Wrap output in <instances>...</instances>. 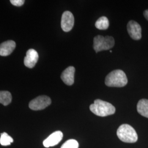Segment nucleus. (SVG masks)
I'll return each instance as SVG.
<instances>
[{
    "instance_id": "f257e3e1",
    "label": "nucleus",
    "mask_w": 148,
    "mask_h": 148,
    "mask_svg": "<svg viewBox=\"0 0 148 148\" xmlns=\"http://www.w3.org/2000/svg\"><path fill=\"white\" fill-rule=\"evenodd\" d=\"M90 110L98 116L105 117L115 114V108L111 104L101 101L96 99L94 103L90 106Z\"/></svg>"
},
{
    "instance_id": "f03ea898",
    "label": "nucleus",
    "mask_w": 148,
    "mask_h": 148,
    "mask_svg": "<svg viewBox=\"0 0 148 148\" xmlns=\"http://www.w3.org/2000/svg\"><path fill=\"white\" fill-rule=\"evenodd\" d=\"M128 82L126 74L121 70H115L106 76L105 84L108 87H122Z\"/></svg>"
},
{
    "instance_id": "7ed1b4c3",
    "label": "nucleus",
    "mask_w": 148,
    "mask_h": 148,
    "mask_svg": "<svg viewBox=\"0 0 148 148\" xmlns=\"http://www.w3.org/2000/svg\"><path fill=\"white\" fill-rule=\"evenodd\" d=\"M118 138L125 143H136L138 140L137 133L131 126L128 124L122 125L117 131Z\"/></svg>"
},
{
    "instance_id": "20e7f679",
    "label": "nucleus",
    "mask_w": 148,
    "mask_h": 148,
    "mask_svg": "<svg viewBox=\"0 0 148 148\" xmlns=\"http://www.w3.org/2000/svg\"><path fill=\"white\" fill-rule=\"evenodd\" d=\"M114 45V38L109 36L104 37L101 35H97L93 40V48L96 53L104 50L110 49Z\"/></svg>"
},
{
    "instance_id": "39448f33",
    "label": "nucleus",
    "mask_w": 148,
    "mask_h": 148,
    "mask_svg": "<svg viewBox=\"0 0 148 148\" xmlns=\"http://www.w3.org/2000/svg\"><path fill=\"white\" fill-rule=\"evenodd\" d=\"M51 98L47 95H40L32 100L29 106L33 110H41L51 105Z\"/></svg>"
},
{
    "instance_id": "423d86ee",
    "label": "nucleus",
    "mask_w": 148,
    "mask_h": 148,
    "mask_svg": "<svg viewBox=\"0 0 148 148\" xmlns=\"http://www.w3.org/2000/svg\"><path fill=\"white\" fill-rule=\"evenodd\" d=\"M74 25V17L69 11L64 12L62 16L61 27L64 32H69L72 30Z\"/></svg>"
},
{
    "instance_id": "0eeeda50",
    "label": "nucleus",
    "mask_w": 148,
    "mask_h": 148,
    "mask_svg": "<svg viewBox=\"0 0 148 148\" xmlns=\"http://www.w3.org/2000/svg\"><path fill=\"white\" fill-rule=\"evenodd\" d=\"M127 31L130 36L133 40H138L142 37V28L136 21H131L128 22Z\"/></svg>"
},
{
    "instance_id": "6e6552de",
    "label": "nucleus",
    "mask_w": 148,
    "mask_h": 148,
    "mask_svg": "<svg viewBox=\"0 0 148 148\" xmlns=\"http://www.w3.org/2000/svg\"><path fill=\"white\" fill-rule=\"evenodd\" d=\"M63 137V133L60 131H56L52 133L43 142L45 147L49 148L57 145L62 140Z\"/></svg>"
},
{
    "instance_id": "1a4fd4ad",
    "label": "nucleus",
    "mask_w": 148,
    "mask_h": 148,
    "mask_svg": "<svg viewBox=\"0 0 148 148\" xmlns=\"http://www.w3.org/2000/svg\"><path fill=\"white\" fill-rule=\"evenodd\" d=\"M38 59V54L37 52L33 49H30L27 51L26 56L24 58V65L29 68H33Z\"/></svg>"
},
{
    "instance_id": "9d476101",
    "label": "nucleus",
    "mask_w": 148,
    "mask_h": 148,
    "mask_svg": "<svg viewBox=\"0 0 148 148\" xmlns=\"http://www.w3.org/2000/svg\"><path fill=\"white\" fill-rule=\"evenodd\" d=\"M75 69L74 66H69L64 70L61 75V79L66 85L71 86L74 82Z\"/></svg>"
},
{
    "instance_id": "9b49d317",
    "label": "nucleus",
    "mask_w": 148,
    "mask_h": 148,
    "mask_svg": "<svg viewBox=\"0 0 148 148\" xmlns=\"http://www.w3.org/2000/svg\"><path fill=\"white\" fill-rule=\"evenodd\" d=\"M16 46L15 42L12 40L2 43L0 45V56L5 57L10 55L15 49Z\"/></svg>"
},
{
    "instance_id": "f8f14e48",
    "label": "nucleus",
    "mask_w": 148,
    "mask_h": 148,
    "mask_svg": "<svg viewBox=\"0 0 148 148\" xmlns=\"http://www.w3.org/2000/svg\"><path fill=\"white\" fill-rule=\"evenodd\" d=\"M137 111L143 116L148 118V100L146 99H140L138 103Z\"/></svg>"
},
{
    "instance_id": "ddd939ff",
    "label": "nucleus",
    "mask_w": 148,
    "mask_h": 148,
    "mask_svg": "<svg viewBox=\"0 0 148 148\" xmlns=\"http://www.w3.org/2000/svg\"><path fill=\"white\" fill-rule=\"evenodd\" d=\"M12 95L8 91H0V103L3 106L9 105L12 101Z\"/></svg>"
},
{
    "instance_id": "4468645a",
    "label": "nucleus",
    "mask_w": 148,
    "mask_h": 148,
    "mask_svg": "<svg viewBox=\"0 0 148 148\" xmlns=\"http://www.w3.org/2000/svg\"><path fill=\"white\" fill-rule=\"evenodd\" d=\"M95 25L98 29L106 30L109 26V21L106 16H101L96 21Z\"/></svg>"
},
{
    "instance_id": "2eb2a0df",
    "label": "nucleus",
    "mask_w": 148,
    "mask_h": 148,
    "mask_svg": "<svg viewBox=\"0 0 148 148\" xmlns=\"http://www.w3.org/2000/svg\"><path fill=\"white\" fill-rule=\"evenodd\" d=\"M13 142V138L10 136L7 133L3 132L1 134L0 144L3 146L10 145Z\"/></svg>"
},
{
    "instance_id": "dca6fc26",
    "label": "nucleus",
    "mask_w": 148,
    "mask_h": 148,
    "mask_svg": "<svg viewBox=\"0 0 148 148\" xmlns=\"http://www.w3.org/2000/svg\"><path fill=\"white\" fill-rule=\"evenodd\" d=\"M79 143L75 139H69L62 145L60 148H79Z\"/></svg>"
},
{
    "instance_id": "f3484780",
    "label": "nucleus",
    "mask_w": 148,
    "mask_h": 148,
    "mask_svg": "<svg viewBox=\"0 0 148 148\" xmlns=\"http://www.w3.org/2000/svg\"><path fill=\"white\" fill-rule=\"evenodd\" d=\"M10 2L13 5L17 6V7H20L24 5L25 1L24 0H11Z\"/></svg>"
},
{
    "instance_id": "a211bd4d",
    "label": "nucleus",
    "mask_w": 148,
    "mask_h": 148,
    "mask_svg": "<svg viewBox=\"0 0 148 148\" xmlns=\"http://www.w3.org/2000/svg\"><path fill=\"white\" fill-rule=\"evenodd\" d=\"M144 16H145V18L148 21V10H145L144 12Z\"/></svg>"
},
{
    "instance_id": "6ab92c4d",
    "label": "nucleus",
    "mask_w": 148,
    "mask_h": 148,
    "mask_svg": "<svg viewBox=\"0 0 148 148\" xmlns=\"http://www.w3.org/2000/svg\"><path fill=\"white\" fill-rule=\"evenodd\" d=\"M110 53H112V51H110Z\"/></svg>"
}]
</instances>
